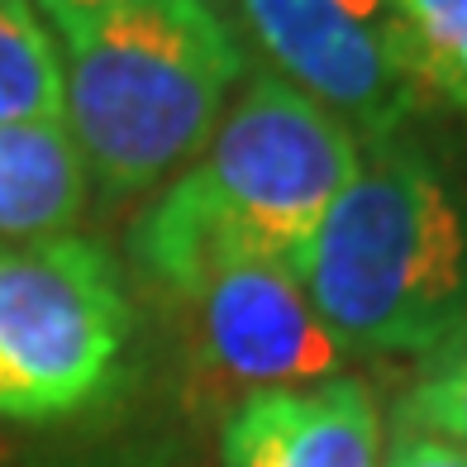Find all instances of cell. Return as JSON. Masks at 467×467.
Masks as SVG:
<instances>
[{
  "label": "cell",
  "instance_id": "1",
  "mask_svg": "<svg viewBox=\"0 0 467 467\" xmlns=\"http://www.w3.org/2000/svg\"><path fill=\"white\" fill-rule=\"evenodd\" d=\"M296 277L348 358L424 363L467 325V134L453 115L363 139Z\"/></svg>",
  "mask_w": 467,
  "mask_h": 467
},
{
  "label": "cell",
  "instance_id": "2",
  "mask_svg": "<svg viewBox=\"0 0 467 467\" xmlns=\"http://www.w3.org/2000/svg\"><path fill=\"white\" fill-rule=\"evenodd\" d=\"M358 134L267 67H253L205 153L130 224L139 277L186 301L229 263L306 253L358 167Z\"/></svg>",
  "mask_w": 467,
  "mask_h": 467
},
{
  "label": "cell",
  "instance_id": "3",
  "mask_svg": "<svg viewBox=\"0 0 467 467\" xmlns=\"http://www.w3.org/2000/svg\"><path fill=\"white\" fill-rule=\"evenodd\" d=\"M62 130L105 201L143 196L205 153L248 72L215 0H139L57 25Z\"/></svg>",
  "mask_w": 467,
  "mask_h": 467
},
{
  "label": "cell",
  "instance_id": "4",
  "mask_svg": "<svg viewBox=\"0 0 467 467\" xmlns=\"http://www.w3.org/2000/svg\"><path fill=\"white\" fill-rule=\"evenodd\" d=\"M134 301L96 239L0 244V420L53 424L91 410L119 381Z\"/></svg>",
  "mask_w": 467,
  "mask_h": 467
},
{
  "label": "cell",
  "instance_id": "5",
  "mask_svg": "<svg viewBox=\"0 0 467 467\" xmlns=\"http://www.w3.org/2000/svg\"><path fill=\"white\" fill-rule=\"evenodd\" d=\"M239 29L272 77L344 119L358 143L434 115L400 67L391 0H239Z\"/></svg>",
  "mask_w": 467,
  "mask_h": 467
},
{
  "label": "cell",
  "instance_id": "6",
  "mask_svg": "<svg viewBox=\"0 0 467 467\" xmlns=\"http://www.w3.org/2000/svg\"><path fill=\"white\" fill-rule=\"evenodd\" d=\"M186 306L196 315L205 372L239 400L344 377L353 363L291 263H229L191 291Z\"/></svg>",
  "mask_w": 467,
  "mask_h": 467
},
{
  "label": "cell",
  "instance_id": "7",
  "mask_svg": "<svg viewBox=\"0 0 467 467\" xmlns=\"http://www.w3.org/2000/svg\"><path fill=\"white\" fill-rule=\"evenodd\" d=\"M381 406L348 372L244 396L220 430V467H381Z\"/></svg>",
  "mask_w": 467,
  "mask_h": 467
},
{
  "label": "cell",
  "instance_id": "8",
  "mask_svg": "<svg viewBox=\"0 0 467 467\" xmlns=\"http://www.w3.org/2000/svg\"><path fill=\"white\" fill-rule=\"evenodd\" d=\"M87 201L91 182L62 119L0 124V244L72 234Z\"/></svg>",
  "mask_w": 467,
  "mask_h": 467
},
{
  "label": "cell",
  "instance_id": "9",
  "mask_svg": "<svg viewBox=\"0 0 467 467\" xmlns=\"http://www.w3.org/2000/svg\"><path fill=\"white\" fill-rule=\"evenodd\" d=\"M400 67L434 115H467V0H391Z\"/></svg>",
  "mask_w": 467,
  "mask_h": 467
},
{
  "label": "cell",
  "instance_id": "10",
  "mask_svg": "<svg viewBox=\"0 0 467 467\" xmlns=\"http://www.w3.org/2000/svg\"><path fill=\"white\" fill-rule=\"evenodd\" d=\"M62 119V57L34 0H0V124Z\"/></svg>",
  "mask_w": 467,
  "mask_h": 467
},
{
  "label": "cell",
  "instance_id": "11",
  "mask_svg": "<svg viewBox=\"0 0 467 467\" xmlns=\"http://www.w3.org/2000/svg\"><path fill=\"white\" fill-rule=\"evenodd\" d=\"M400 420L434 430L467 453V325L415 368V381L400 400Z\"/></svg>",
  "mask_w": 467,
  "mask_h": 467
},
{
  "label": "cell",
  "instance_id": "12",
  "mask_svg": "<svg viewBox=\"0 0 467 467\" xmlns=\"http://www.w3.org/2000/svg\"><path fill=\"white\" fill-rule=\"evenodd\" d=\"M381 467H467V453L453 449L449 439H439L434 430H420V424L396 415V430L387 439Z\"/></svg>",
  "mask_w": 467,
  "mask_h": 467
},
{
  "label": "cell",
  "instance_id": "13",
  "mask_svg": "<svg viewBox=\"0 0 467 467\" xmlns=\"http://www.w3.org/2000/svg\"><path fill=\"white\" fill-rule=\"evenodd\" d=\"M38 15L48 19V25H72L81 15H100V10H119V5H139V0H34Z\"/></svg>",
  "mask_w": 467,
  "mask_h": 467
}]
</instances>
